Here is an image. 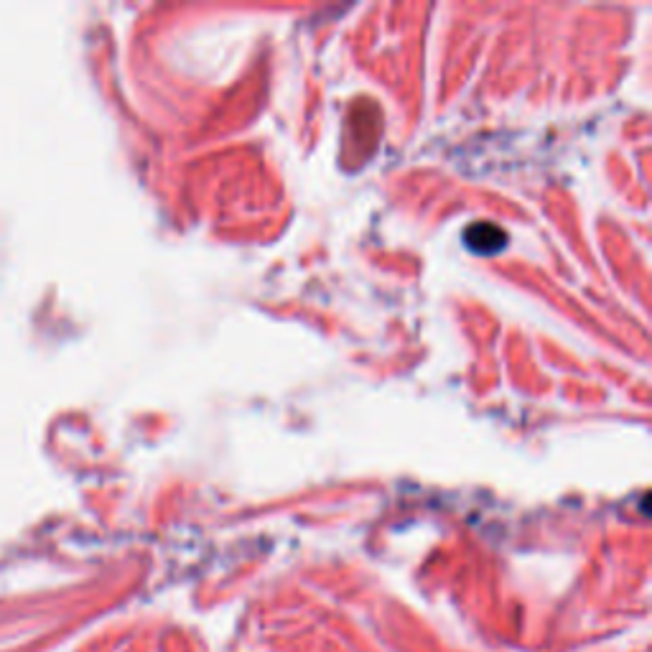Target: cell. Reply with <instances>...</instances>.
Segmentation results:
<instances>
[{
  "instance_id": "6da1fadb",
  "label": "cell",
  "mask_w": 652,
  "mask_h": 652,
  "mask_svg": "<svg viewBox=\"0 0 652 652\" xmlns=\"http://www.w3.org/2000/svg\"><path fill=\"white\" fill-rule=\"evenodd\" d=\"M467 243L475 253H482V255L500 253L504 247V232L500 228H494V224L479 222L475 228L467 230Z\"/></svg>"
}]
</instances>
